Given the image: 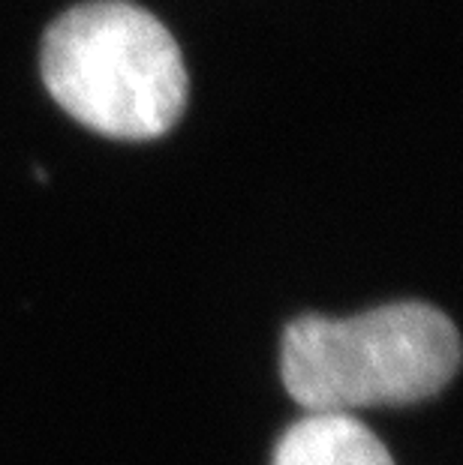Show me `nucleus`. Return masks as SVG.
Listing matches in <instances>:
<instances>
[{"label": "nucleus", "mask_w": 463, "mask_h": 465, "mask_svg": "<svg viewBox=\"0 0 463 465\" xmlns=\"http://www.w3.org/2000/svg\"><path fill=\"white\" fill-rule=\"evenodd\" d=\"M460 366L446 312L403 301L352 319L301 315L283 333L280 375L307 414L412 405L439 393Z\"/></svg>", "instance_id": "1"}, {"label": "nucleus", "mask_w": 463, "mask_h": 465, "mask_svg": "<svg viewBox=\"0 0 463 465\" xmlns=\"http://www.w3.org/2000/svg\"><path fill=\"white\" fill-rule=\"evenodd\" d=\"M39 66L55 103L108 138L166 135L186 105L178 43L160 18L126 0L64 13L45 31Z\"/></svg>", "instance_id": "2"}, {"label": "nucleus", "mask_w": 463, "mask_h": 465, "mask_svg": "<svg viewBox=\"0 0 463 465\" xmlns=\"http://www.w3.org/2000/svg\"><path fill=\"white\" fill-rule=\"evenodd\" d=\"M274 465H394V460L352 414H307L283 432Z\"/></svg>", "instance_id": "3"}]
</instances>
